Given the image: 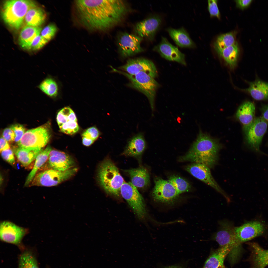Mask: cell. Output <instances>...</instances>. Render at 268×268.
Masks as SVG:
<instances>
[{"mask_svg": "<svg viewBox=\"0 0 268 268\" xmlns=\"http://www.w3.org/2000/svg\"><path fill=\"white\" fill-rule=\"evenodd\" d=\"M185 168L193 176L212 187L222 195L228 202H230L229 197L213 178L209 167L201 164L194 163L187 166Z\"/></svg>", "mask_w": 268, "mask_h": 268, "instance_id": "12", "label": "cell"}, {"mask_svg": "<svg viewBox=\"0 0 268 268\" xmlns=\"http://www.w3.org/2000/svg\"><path fill=\"white\" fill-rule=\"evenodd\" d=\"M112 71L122 74L130 81L129 85L140 92L148 98L152 111L154 109L155 100L156 92L159 84L154 79L147 73L141 72L134 75L113 68Z\"/></svg>", "mask_w": 268, "mask_h": 268, "instance_id": "6", "label": "cell"}, {"mask_svg": "<svg viewBox=\"0 0 268 268\" xmlns=\"http://www.w3.org/2000/svg\"><path fill=\"white\" fill-rule=\"evenodd\" d=\"M75 5L80 23L93 31L111 29L121 23L129 10L121 0H77Z\"/></svg>", "mask_w": 268, "mask_h": 268, "instance_id": "1", "label": "cell"}, {"mask_svg": "<svg viewBox=\"0 0 268 268\" xmlns=\"http://www.w3.org/2000/svg\"><path fill=\"white\" fill-rule=\"evenodd\" d=\"M236 237L241 244L262 234L264 231L263 225L258 221L247 222L242 225L235 227Z\"/></svg>", "mask_w": 268, "mask_h": 268, "instance_id": "17", "label": "cell"}, {"mask_svg": "<svg viewBox=\"0 0 268 268\" xmlns=\"http://www.w3.org/2000/svg\"><path fill=\"white\" fill-rule=\"evenodd\" d=\"M3 159L12 165H14L15 163L13 152L10 148L0 152Z\"/></svg>", "mask_w": 268, "mask_h": 268, "instance_id": "43", "label": "cell"}, {"mask_svg": "<svg viewBox=\"0 0 268 268\" xmlns=\"http://www.w3.org/2000/svg\"><path fill=\"white\" fill-rule=\"evenodd\" d=\"M182 268L181 267L178 266H171L168 267L166 268Z\"/></svg>", "mask_w": 268, "mask_h": 268, "instance_id": "49", "label": "cell"}, {"mask_svg": "<svg viewBox=\"0 0 268 268\" xmlns=\"http://www.w3.org/2000/svg\"><path fill=\"white\" fill-rule=\"evenodd\" d=\"M221 148L217 141L200 132L189 151L181 157V161L201 164L212 168L217 162Z\"/></svg>", "mask_w": 268, "mask_h": 268, "instance_id": "2", "label": "cell"}, {"mask_svg": "<svg viewBox=\"0 0 268 268\" xmlns=\"http://www.w3.org/2000/svg\"><path fill=\"white\" fill-rule=\"evenodd\" d=\"M155 183L152 196L155 201L168 204L175 202L179 195L168 181L158 178L155 180Z\"/></svg>", "mask_w": 268, "mask_h": 268, "instance_id": "13", "label": "cell"}, {"mask_svg": "<svg viewBox=\"0 0 268 268\" xmlns=\"http://www.w3.org/2000/svg\"><path fill=\"white\" fill-rule=\"evenodd\" d=\"M231 250L228 246L220 247L213 252L205 261L203 268H218L224 266L225 258Z\"/></svg>", "mask_w": 268, "mask_h": 268, "instance_id": "26", "label": "cell"}, {"mask_svg": "<svg viewBox=\"0 0 268 268\" xmlns=\"http://www.w3.org/2000/svg\"><path fill=\"white\" fill-rule=\"evenodd\" d=\"M19 268H39L35 257L31 252L27 251L20 256Z\"/></svg>", "mask_w": 268, "mask_h": 268, "instance_id": "35", "label": "cell"}, {"mask_svg": "<svg viewBox=\"0 0 268 268\" xmlns=\"http://www.w3.org/2000/svg\"><path fill=\"white\" fill-rule=\"evenodd\" d=\"M248 88L241 89L250 95L254 99L258 100H268V83L258 78L252 82H246Z\"/></svg>", "mask_w": 268, "mask_h": 268, "instance_id": "21", "label": "cell"}, {"mask_svg": "<svg viewBox=\"0 0 268 268\" xmlns=\"http://www.w3.org/2000/svg\"><path fill=\"white\" fill-rule=\"evenodd\" d=\"M267 127L268 122L261 116L255 118L250 125L244 131L247 143L256 151H259L260 146Z\"/></svg>", "mask_w": 268, "mask_h": 268, "instance_id": "10", "label": "cell"}, {"mask_svg": "<svg viewBox=\"0 0 268 268\" xmlns=\"http://www.w3.org/2000/svg\"><path fill=\"white\" fill-rule=\"evenodd\" d=\"M130 177L131 183L136 188L143 189L146 188L150 183L149 172L145 168H138L125 170Z\"/></svg>", "mask_w": 268, "mask_h": 268, "instance_id": "24", "label": "cell"}, {"mask_svg": "<svg viewBox=\"0 0 268 268\" xmlns=\"http://www.w3.org/2000/svg\"><path fill=\"white\" fill-rule=\"evenodd\" d=\"M56 119L59 128L68 121L77 122L75 113L69 107H65L61 110L58 113Z\"/></svg>", "mask_w": 268, "mask_h": 268, "instance_id": "34", "label": "cell"}, {"mask_svg": "<svg viewBox=\"0 0 268 268\" xmlns=\"http://www.w3.org/2000/svg\"><path fill=\"white\" fill-rule=\"evenodd\" d=\"M52 149L49 146H47L45 149H42L38 155L35 159L34 167L26 178L25 186H29L36 174L38 170L48 160Z\"/></svg>", "mask_w": 268, "mask_h": 268, "instance_id": "32", "label": "cell"}, {"mask_svg": "<svg viewBox=\"0 0 268 268\" xmlns=\"http://www.w3.org/2000/svg\"><path fill=\"white\" fill-rule=\"evenodd\" d=\"M82 140L83 144L84 145L87 146L90 145L94 141L93 140L88 139L84 137H82Z\"/></svg>", "mask_w": 268, "mask_h": 268, "instance_id": "48", "label": "cell"}, {"mask_svg": "<svg viewBox=\"0 0 268 268\" xmlns=\"http://www.w3.org/2000/svg\"><path fill=\"white\" fill-rule=\"evenodd\" d=\"M0 151L9 149L10 147L8 142L3 137H1L0 139Z\"/></svg>", "mask_w": 268, "mask_h": 268, "instance_id": "46", "label": "cell"}, {"mask_svg": "<svg viewBox=\"0 0 268 268\" xmlns=\"http://www.w3.org/2000/svg\"><path fill=\"white\" fill-rule=\"evenodd\" d=\"M41 28L27 25L21 29L18 37V42L23 49L30 51L31 43L35 38L40 34Z\"/></svg>", "mask_w": 268, "mask_h": 268, "instance_id": "25", "label": "cell"}, {"mask_svg": "<svg viewBox=\"0 0 268 268\" xmlns=\"http://www.w3.org/2000/svg\"><path fill=\"white\" fill-rule=\"evenodd\" d=\"M37 87L43 93L51 98H56L59 93L58 83L54 78L50 75L45 78Z\"/></svg>", "mask_w": 268, "mask_h": 268, "instance_id": "31", "label": "cell"}, {"mask_svg": "<svg viewBox=\"0 0 268 268\" xmlns=\"http://www.w3.org/2000/svg\"><path fill=\"white\" fill-rule=\"evenodd\" d=\"M50 169L64 171L74 167L75 162L71 156L63 152L52 150L47 160Z\"/></svg>", "mask_w": 268, "mask_h": 268, "instance_id": "19", "label": "cell"}, {"mask_svg": "<svg viewBox=\"0 0 268 268\" xmlns=\"http://www.w3.org/2000/svg\"><path fill=\"white\" fill-rule=\"evenodd\" d=\"M77 170L78 168L75 167L64 171L48 169L36 174L29 186H56L70 178Z\"/></svg>", "mask_w": 268, "mask_h": 268, "instance_id": "8", "label": "cell"}, {"mask_svg": "<svg viewBox=\"0 0 268 268\" xmlns=\"http://www.w3.org/2000/svg\"><path fill=\"white\" fill-rule=\"evenodd\" d=\"M10 128L15 135V141L18 143L25 133V129L23 126L18 124L13 125Z\"/></svg>", "mask_w": 268, "mask_h": 268, "instance_id": "42", "label": "cell"}, {"mask_svg": "<svg viewBox=\"0 0 268 268\" xmlns=\"http://www.w3.org/2000/svg\"><path fill=\"white\" fill-rule=\"evenodd\" d=\"M142 39L136 34L126 32L120 34L117 43L121 56L126 58L143 52L144 50L141 46Z\"/></svg>", "mask_w": 268, "mask_h": 268, "instance_id": "11", "label": "cell"}, {"mask_svg": "<svg viewBox=\"0 0 268 268\" xmlns=\"http://www.w3.org/2000/svg\"><path fill=\"white\" fill-rule=\"evenodd\" d=\"M236 33L230 32L222 34L217 38L214 44L215 50H221L231 46L236 42Z\"/></svg>", "mask_w": 268, "mask_h": 268, "instance_id": "33", "label": "cell"}, {"mask_svg": "<svg viewBox=\"0 0 268 268\" xmlns=\"http://www.w3.org/2000/svg\"><path fill=\"white\" fill-rule=\"evenodd\" d=\"M100 135V133L96 127H91L84 131L82 134V137L86 138L93 140H97Z\"/></svg>", "mask_w": 268, "mask_h": 268, "instance_id": "41", "label": "cell"}, {"mask_svg": "<svg viewBox=\"0 0 268 268\" xmlns=\"http://www.w3.org/2000/svg\"><path fill=\"white\" fill-rule=\"evenodd\" d=\"M219 223L218 230L213 236L212 239L218 243L220 247L228 246L231 248L229 258L230 262L234 263L238 260L241 251V244L236 237L235 227L232 222L227 220L220 221Z\"/></svg>", "mask_w": 268, "mask_h": 268, "instance_id": "5", "label": "cell"}, {"mask_svg": "<svg viewBox=\"0 0 268 268\" xmlns=\"http://www.w3.org/2000/svg\"><path fill=\"white\" fill-rule=\"evenodd\" d=\"M27 233L26 229L19 227L7 221L0 223V238L2 241L7 243L18 244L21 242Z\"/></svg>", "mask_w": 268, "mask_h": 268, "instance_id": "16", "label": "cell"}, {"mask_svg": "<svg viewBox=\"0 0 268 268\" xmlns=\"http://www.w3.org/2000/svg\"><path fill=\"white\" fill-rule=\"evenodd\" d=\"M235 1L237 7L241 9H244L250 5L253 0H237Z\"/></svg>", "mask_w": 268, "mask_h": 268, "instance_id": "45", "label": "cell"}, {"mask_svg": "<svg viewBox=\"0 0 268 268\" xmlns=\"http://www.w3.org/2000/svg\"><path fill=\"white\" fill-rule=\"evenodd\" d=\"M167 31L175 43L182 48H193L195 45L184 29L168 28Z\"/></svg>", "mask_w": 268, "mask_h": 268, "instance_id": "27", "label": "cell"}, {"mask_svg": "<svg viewBox=\"0 0 268 268\" xmlns=\"http://www.w3.org/2000/svg\"><path fill=\"white\" fill-rule=\"evenodd\" d=\"M97 177L100 185L106 193L119 197L121 188L125 181L118 168L110 159H106L100 164Z\"/></svg>", "mask_w": 268, "mask_h": 268, "instance_id": "3", "label": "cell"}, {"mask_svg": "<svg viewBox=\"0 0 268 268\" xmlns=\"http://www.w3.org/2000/svg\"><path fill=\"white\" fill-rule=\"evenodd\" d=\"M216 51L230 68L234 69L235 67L240 52L237 42L231 46Z\"/></svg>", "mask_w": 268, "mask_h": 268, "instance_id": "28", "label": "cell"}, {"mask_svg": "<svg viewBox=\"0 0 268 268\" xmlns=\"http://www.w3.org/2000/svg\"><path fill=\"white\" fill-rule=\"evenodd\" d=\"M168 180L173 186L179 195L189 191L191 188L188 182L178 176L172 175L169 177Z\"/></svg>", "mask_w": 268, "mask_h": 268, "instance_id": "36", "label": "cell"}, {"mask_svg": "<svg viewBox=\"0 0 268 268\" xmlns=\"http://www.w3.org/2000/svg\"><path fill=\"white\" fill-rule=\"evenodd\" d=\"M249 244L251 250L249 260L251 268H265L268 265V249H264L256 243Z\"/></svg>", "mask_w": 268, "mask_h": 268, "instance_id": "22", "label": "cell"}, {"mask_svg": "<svg viewBox=\"0 0 268 268\" xmlns=\"http://www.w3.org/2000/svg\"><path fill=\"white\" fill-rule=\"evenodd\" d=\"M46 15L44 10L37 6L30 9L27 13L24 21L27 25L39 27L45 22Z\"/></svg>", "mask_w": 268, "mask_h": 268, "instance_id": "29", "label": "cell"}, {"mask_svg": "<svg viewBox=\"0 0 268 268\" xmlns=\"http://www.w3.org/2000/svg\"><path fill=\"white\" fill-rule=\"evenodd\" d=\"M120 192L138 218H144L146 212L143 199L137 188L131 182H125L121 186Z\"/></svg>", "mask_w": 268, "mask_h": 268, "instance_id": "9", "label": "cell"}, {"mask_svg": "<svg viewBox=\"0 0 268 268\" xmlns=\"http://www.w3.org/2000/svg\"><path fill=\"white\" fill-rule=\"evenodd\" d=\"M255 106L254 103L247 101L242 104L236 113V118L243 125L244 130L248 128L255 119Z\"/></svg>", "mask_w": 268, "mask_h": 268, "instance_id": "23", "label": "cell"}, {"mask_svg": "<svg viewBox=\"0 0 268 268\" xmlns=\"http://www.w3.org/2000/svg\"><path fill=\"white\" fill-rule=\"evenodd\" d=\"M146 146L143 134L138 133L129 140L122 155L127 156L139 157L142 155Z\"/></svg>", "mask_w": 268, "mask_h": 268, "instance_id": "20", "label": "cell"}, {"mask_svg": "<svg viewBox=\"0 0 268 268\" xmlns=\"http://www.w3.org/2000/svg\"><path fill=\"white\" fill-rule=\"evenodd\" d=\"M162 23L161 17L155 15L137 23L134 26V31L135 34L140 37L152 40Z\"/></svg>", "mask_w": 268, "mask_h": 268, "instance_id": "15", "label": "cell"}, {"mask_svg": "<svg viewBox=\"0 0 268 268\" xmlns=\"http://www.w3.org/2000/svg\"><path fill=\"white\" fill-rule=\"evenodd\" d=\"M48 41L40 34L38 35L33 40L31 44L30 51H35L40 49Z\"/></svg>", "mask_w": 268, "mask_h": 268, "instance_id": "39", "label": "cell"}, {"mask_svg": "<svg viewBox=\"0 0 268 268\" xmlns=\"http://www.w3.org/2000/svg\"><path fill=\"white\" fill-rule=\"evenodd\" d=\"M42 149L30 150L19 147L14 148L13 152L21 165L26 167L35 159Z\"/></svg>", "mask_w": 268, "mask_h": 268, "instance_id": "30", "label": "cell"}, {"mask_svg": "<svg viewBox=\"0 0 268 268\" xmlns=\"http://www.w3.org/2000/svg\"><path fill=\"white\" fill-rule=\"evenodd\" d=\"M2 137L8 142L12 143L15 141V135L10 128H6L3 130Z\"/></svg>", "mask_w": 268, "mask_h": 268, "instance_id": "44", "label": "cell"}, {"mask_svg": "<svg viewBox=\"0 0 268 268\" xmlns=\"http://www.w3.org/2000/svg\"><path fill=\"white\" fill-rule=\"evenodd\" d=\"M118 68L119 70L131 75L143 72L154 78L158 75L156 67L153 62L143 58L130 59L125 64Z\"/></svg>", "mask_w": 268, "mask_h": 268, "instance_id": "14", "label": "cell"}, {"mask_svg": "<svg viewBox=\"0 0 268 268\" xmlns=\"http://www.w3.org/2000/svg\"><path fill=\"white\" fill-rule=\"evenodd\" d=\"M217 1L216 0H208V9L211 17H215L220 19V14L217 5Z\"/></svg>", "mask_w": 268, "mask_h": 268, "instance_id": "40", "label": "cell"}, {"mask_svg": "<svg viewBox=\"0 0 268 268\" xmlns=\"http://www.w3.org/2000/svg\"><path fill=\"white\" fill-rule=\"evenodd\" d=\"M51 136L49 125L45 124L27 131L18 144L19 147L26 149H41L47 144Z\"/></svg>", "mask_w": 268, "mask_h": 268, "instance_id": "7", "label": "cell"}, {"mask_svg": "<svg viewBox=\"0 0 268 268\" xmlns=\"http://www.w3.org/2000/svg\"><path fill=\"white\" fill-rule=\"evenodd\" d=\"M153 50L167 60L175 61L184 65H186L184 54L165 37H162L160 43L155 46Z\"/></svg>", "mask_w": 268, "mask_h": 268, "instance_id": "18", "label": "cell"}, {"mask_svg": "<svg viewBox=\"0 0 268 268\" xmlns=\"http://www.w3.org/2000/svg\"><path fill=\"white\" fill-rule=\"evenodd\" d=\"M36 6L35 2L32 0H5L3 2L2 6V19L10 27L18 30L22 25L28 10Z\"/></svg>", "mask_w": 268, "mask_h": 268, "instance_id": "4", "label": "cell"}, {"mask_svg": "<svg viewBox=\"0 0 268 268\" xmlns=\"http://www.w3.org/2000/svg\"><path fill=\"white\" fill-rule=\"evenodd\" d=\"M261 116L264 119L268 122V104L264 107L262 110Z\"/></svg>", "mask_w": 268, "mask_h": 268, "instance_id": "47", "label": "cell"}, {"mask_svg": "<svg viewBox=\"0 0 268 268\" xmlns=\"http://www.w3.org/2000/svg\"><path fill=\"white\" fill-rule=\"evenodd\" d=\"M57 31V28L55 25L50 24L46 26L41 30L40 35L49 41L53 38Z\"/></svg>", "mask_w": 268, "mask_h": 268, "instance_id": "38", "label": "cell"}, {"mask_svg": "<svg viewBox=\"0 0 268 268\" xmlns=\"http://www.w3.org/2000/svg\"><path fill=\"white\" fill-rule=\"evenodd\" d=\"M222 268H225L224 266Z\"/></svg>", "mask_w": 268, "mask_h": 268, "instance_id": "50", "label": "cell"}, {"mask_svg": "<svg viewBox=\"0 0 268 268\" xmlns=\"http://www.w3.org/2000/svg\"><path fill=\"white\" fill-rule=\"evenodd\" d=\"M60 131L65 134L72 135L76 133L79 129L77 122L68 121L59 128Z\"/></svg>", "mask_w": 268, "mask_h": 268, "instance_id": "37", "label": "cell"}]
</instances>
